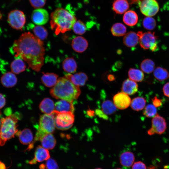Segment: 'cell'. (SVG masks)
I'll return each mask as SVG.
<instances>
[{
	"label": "cell",
	"instance_id": "cell-1",
	"mask_svg": "<svg viewBox=\"0 0 169 169\" xmlns=\"http://www.w3.org/2000/svg\"><path fill=\"white\" fill-rule=\"evenodd\" d=\"M15 57L25 61L33 70L38 72L44 65L45 49L42 40L30 32L23 33L11 48Z\"/></svg>",
	"mask_w": 169,
	"mask_h": 169
},
{
	"label": "cell",
	"instance_id": "cell-2",
	"mask_svg": "<svg viewBox=\"0 0 169 169\" xmlns=\"http://www.w3.org/2000/svg\"><path fill=\"white\" fill-rule=\"evenodd\" d=\"M50 93L56 99L73 102L78 97L81 91L79 86L64 76L58 79L56 84L50 89Z\"/></svg>",
	"mask_w": 169,
	"mask_h": 169
},
{
	"label": "cell",
	"instance_id": "cell-3",
	"mask_svg": "<svg viewBox=\"0 0 169 169\" xmlns=\"http://www.w3.org/2000/svg\"><path fill=\"white\" fill-rule=\"evenodd\" d=\"M50 24L51 29L58 35L72 29L76 21L74 15L62 8H57L50 15Z\"/></svg>",
	"mask_w": 169,
	"mask_h": 169
},
{
	"label": "cell",
	"instance_id": "cell-4",
	"mask_svg": "<svg viewBox=\"0 0 169 169\" xmlns=\"http://www.w3.org/2000/svg\"><path fill=\"white\" fill-rule=\"evenodd\" d=\"M18 118L16 114H11L2 118L0 127V146H4L8 141L16 135L18 131Z\"/></svg>",
	"mask_w": 169,
	"mask_h": 169
},
{
	"label": "cell",
	"instance_id": "cell-5",
	"mask_svg": "<svg viewBox=\"0 0 169 169\" xmlns=\"http://www.w3.org/2000/svg\"><path fill=\"white\" fill-rule=\"evenodd\" d=\"M50 114H45L40 117L38 130L36 133L34 141L39 140L45 135L52 133L56 127L55 122V113Z\"/></svg>",
	"mask_w": 169,
	"mask_h": 169
},
{
	"label": "cell",
	"instance_id": "cell-6",
	"mask_svg": "<svg viewBox=\"0 0 169 169\" xmlns=\"http://www.w3.org/2000/svg\"><path fill=\"white\" fill-rule=\"evenodd\" d=\"M55 125L58 129L64 130L71 127L74 121V115L73 112H59L55 110Z\"/></svg>",
	"mask_w": 169,
	"mask_h": 169
},
{
	"label": "cell",
	"instance_id": "cell-7",
	"mask_svg": "<svg viewBox=\"0 0 169 169\" xmlns=\"http://www.w3.org/2000/svg\"><path fill=\"white\" fill-rule=\"evenodd\" d=\"M139 38V42L141 47L145 49H150L155 51L158 48L156 42L157 37L154 32H148L143 33L138 31L137 33Z\"/></svg>",
	"mask_w": 169,
	"mask_h": 169
},
{
	"label": "cell",
	"instance_id": "cell-8",
	"mask_svg": "<svg viewBox=\"0 0 169 169\" xmlns=\"http://www.w3.org/2000/svg\"><path fill=\"white\" fill-rule=\"evenodd\" d=\"M9 25L17 30H22L26 22V17L23 12L18 10L10 11L8 16Z\"/></svg>",
	"mask_w": 169,
	"mask_h": 169
},
{
	"label": "cell",
	"instance_id": "cell-9",
	"mask_svg": "<svg viewBox=\"0 0 169 169\" xmlns=\"http://www.w3.org/2000/svg\"><path fill=\"white\" fill-rule=\"evenodd\" d=\"M151 122V127L147 131L149 135L161 134L165 131L166 128V122L165 119L162 116L157 114L152 118Z\"/></svg>",
	"mask_w": 169,
	"mask_h": 169
},
{
	"label": "cell",
	"instance_id": "cell-10",
	"mask_svg": "<svg viewBox=\"0 0 169 169\" xmlns=\"http://www.w3.org/2000/svg\"><path fill=\"white\" fill-rule=\"evenodd\" d=\"M159 9L158 3L156 0H143L140 5L141 12L146 17L154 16Z\"/></svg>",
	"mask_w": 169,
	"mask_h": 169
},
{
	"label": "cell",
	"instance_id": "cell-11",
	"mask_svg": "<svg viewBox=\"0 0 169 169\" xmlns=\"http://www.w3.org/2000/svg\"><path fill=\"white\" fill-rule=\"evenodd\" d=\"M31 18L33 22L37 25L46 24L49 19V14L45 9L37 8L32 13Z\"/></svg>",
	"mask_w": 169,
	"mask_h": 169
},
{
	"label": "cell",
	"instance_id": "cell-12",
	"mask_svg": "<svg viewBox=\"0 0 169 169\" xmlns=\"http://www.w3.org/2000/svg\"><path fill=\"white\" fill-rule=\"evenodd\" d=\"M113 100L116 107L120 110L127 108L131 103V99L128 95L122 92L115 95Z\"/></svg>",
	"mask_w": 169,
	"mask_h": 169
},
{
	"label": "cell",
	"instance_id": "cell-13",
	"mask_svg": "<svg viewBox=\"0 0 169 169\" xmlns=\"http://www.w3.org/2000/svg\"><path fill=\"white\" fill-rule=\"evenodd\" d=\"M50 156L48 149L40 146H38L35 150L34 157L29 161L31 164H36L37 162H40L47 160L50 158Z\"/></svg>",
	"mask_w": 169,
	"mask_h": 169
},
{
	"label": "cell",
	"instance_id": "cell-14",
	"mask_svg": "<svg viewBox=\"0 0 169 169\" xmlns=\"http://www.w3.org/2000/svg\"><path fill=\"white\" fill-rule=\"evenodd\" d=\"M64 77L69 79L74 85L78 86L84 85L88 79L87 75L82 72L74 74L68 73L65 75Z\"/></svg>",
	"mask_w": 169,
	"mask_h": 169
},
{
	"label": "cell",
	"instance_id": "cell-15",
	"mask_svg": "<svg viewBox=\"0 0 169 169\" xmlns=\"http://www.w3.org/2000/svg\"><path fill=\"white\" fill-rule=\"evenodd\" d=\"M71 45L73 50L78 53H82L88 47V42L86 39L82 36H78L73 38Z\"/></svg>",
	"mask_w": 169,
	"mask_h": 169
},
{
	"label": "cell",
	"instance_id": "cell-16",
	"mask_svg": "<svg viewBox=\"0 0 169 169\" xmlns=\"http://www.w3.org/2000/svg\"><path fill=\"white\" fill-rule=\"evenodd\" d=\"M2 84L6 88H11L14 86L17 82V79L14 73L8 72L4 73L1 77Z\"/></svg>",
	"mask_w": 169,
	"mask_h": 169
},
{
	"label": "cell",
	"instance_id": "cell-17",
	"mask_svg": "<svg viewBox=\"0 0 169 169\" xmlns=\"http://www.w3.org/2000/svg\"><path fill=\"white\" fill-rule=\"evenodd\" d=\"M138 86L136 82L130 79L125 80L122 84L121 90L122 92L128 95H132L138 91Z\"/></svg>",
	"mask_w": 169,
	"mask_h": 169
},
{
	"label": "cell",
	"instance_id": "cell-18",
	"mask_svg": "<svg viewBox=\"0 0 169 169\" xmlns=\"http://www.w3.org/2000/svg\"><path fill=\"white\" fill-rule=\"evenodd\" d=\"M55 110L59 112H74V105L72 102L61 100L55 104Z\"/></svg>",
	"mask_w": 169,
	"mask_h": 169
},
{
	"label": "cell",
	"instance_id": "cell-19",
	"mask_svg": "<svg viewBox=\"0 0 169 169\" xmlns=\"http://www.w3.org/2000/svg\"><path fill=\"white\" fill-rule=\"evenodd\" d=\"M16 135L18 136L20 142L23 145L30 144L33 141L32 133L28 129H25L21 131H18Z\"/></svg>",
	"mask_w": 169,
	"mask_h": 169
},
{
	"label": "cell",
	"instance_id": "cell-20",
	"mask_svg": "<svg viewBox=\"0 0 169 169\" xmlns=\"http://www.w3.org/2000/svg\"><path fill=\"white\" fill-rule=\"evenodd\" d=\"M43 75L41 77L42 83L48 87L54 86L58 79V75L54 73L43 72Z\"/></svg>",
	"mask_w": 169,
	"mask_h": 169
},
{
	"label": "cell",
	"instance_id": "cell-21",
	"mask_svg": "<svg viewBox=\"0 0 169 169\" xmlns=\"http://www.w3.org/2000/svg\"><path fill=\"white\" fill-rule=\"evenodd\" d=\"M39 108L41 111L46 114H52L55 110L53 101L49 98H45L40 103Z\"/></svg>",
	"mask_w": 169,
	"mask_h": 169
},
{
	"label": "cell",
	"instance_id": "cell-22",
	"mask_svg": "<svg viewBox=\"0 0 169 169\" xmlns=\"http://www.w3.org/2000/svg\"><path fill=\"white\" fill-rule=\"evenodd\" d=\"M139 37L135 32L130 31L126 33L124 36L123 41L124 44L128 47H133L138 44Z\"/></svg>",
	"mask_w": 169,
	"mask_h": 169
},
{
	"label": "cell",
	"instance_id": "cell-23",
	"mask_svg": "<svg viewBox=\"0 0 169 169\" xmlns=\"http://www.w3.org/2000/svg\"><path fill=\"white\" fill-rule=\"evenodd\" d=\"M129 5L127 0H115L112 5L114 11L117 14H121L128 9Z\"/></svg>",
	"mask_w": 169,
	"mask_h": 169
},
{
	"label": "cell",
	"instance_id": "cell-24",
	"mask_svg": "<svg viewBox=\"0 0 169 169\" xmlns=\"http://www.w3.org/2000/svg\"><path fill=\"white\" fill-rule=\"evenodd\" d=\"M133 153L130 151H126L122 153L120 156V164L124 166L129 167L133 164L135 160Z\"/></svg>",
	"mask_w": 169,
	"mask_h": 169
},
{
	"label": "cell",
	"instance_id": "cell-25",
	"mask_svg": "<svg viewBox=\"0 0 169 169\" xmlns=\"http://www.w3.org/2000/svg\"><path fill=\"white\" fill-rule=\"evenodd\" d=\"M123 22L129 26H133L137 23L138 20V16L135 12L132 10H128L125 12L123 16Z\"/></svg>",
	"mask_w": 169,
	"mask_h": 169
},
{
	"label": "cell",
	"instance_id": "cell-26",
	"mask_svg": "<svg viewBox=\"0 0 169 169\" xmlns=\"http://www.w3.org/2000/svg\"><path fill=\"white\" fill-rule=\"evenodd\" d=\"M42 146L47 149H52L55 146L56 140L52 133L47 134L44 135L39 140Z\"/></svg>",
	"mask_w": 169,
	"mask_h": 169
},
{
	"label": "cell",
	"instance_id": "cell-27",
	"mask_svg": "<svg viewBox=\"0 0 169 169\" xmlns=\"http://www.w3.org/2000/svg\"><path fill=\"white\" fill-rule=\"evenodd\" d=\"M62 67L64 70L68 73H73L76 70L77 65L73 57L66 58L63 61Z\"/></svg>",
	"mask_w": 169,
	"mask_h": 169
},
{
	"label": "cell",
	"instance_id": "cell-28",
	"mask_svg": "<svg viewBox=\"0 0 169 169\" xmlns=\"http://www.w3.org/2000/svg\"><path fill=\"white\" fill-rule=\"evenodd\" d=\"M10 68L13 73L18 74L25 71L26 66L22 59L16 58L11 63Z\"/></svg>",
	"mask_w": 169,
	"mask_h": 169
},
{
	"label": "cell",
	"instance_id": "cell-29",
	"mask_svg": "<svg viewBox=\"0 0 169 169\" xmlns=\"http://www.w3.org/2000/svg\"><path fill=\"white\" fill-rule=\"evenodd\" d=\"M33 27V31L36 36L41 40L45 39L48 36V33L46 29L40 25L33 26L32 24L29 25Z\"/></svg>",
	"mask_w": 169,
	"mask_h": 169
},
{
	"label": "cell",
	"instance_id": "cell-30",
	"mask_svg": "<svg viewBox=\"0 0 169 169\" xmlns=\"http://www.w3.org/2000/svg\"><path fill=\"white\" fill-rule=\"evenodd\" d=\"M129 79L135 82H141L144 78V74L141 70L137 69L130 68L128 72Z\"/></svg>",
	"mask_w": 169,
	"mask_h": 169
},
{
	"label": "cell",
	"instance_id": "cell-31",
	"mask_svg": "<svg viewBox=\"0 0 169 169\" xmlns=\"http://www.w3.org/2000/svg\"><path fill=\"white\" fill-rule=\"evenodd\" d=\"M126 27L121 23H116L112 26L111 31L113 35L120 37L126 34Z\"/></svg>",
	"mask_w": 169,
	"mask_h": 169
},
{
	"label": "cell",
	"instance_id": "cell-32",
	"mask_svg": "<svg viewBox=\"0 0 169 169\" xmlns=\"http://www.w3.org/2000/svg\"><path fill=\"white\" fill-rule=\"evenodd\" d=\"M146 101L142 97H137L131 102V106L133 110L139 111L142 110L145 107Z\"/></svg>",
	"mask_w": 169,
	"mask_h": 169
},
{
	"label": "cell",
	"instance_id": "cell-33",
	"mask_svg": "<svg viewBox=\"0 0 169 169\" xmlns=\"http://www.w3.org/2000/svg\"><path fill=\"white\" fill-rule=\"evenodd\" d=\"M154 76L160 81L165 80L169 78V73L167 70L162 67H157L154 70Z\"/></svg>",
	"mask_w": 169,
	"mask_h": 169
},
{
	"label": "cell",
	"instance_id": "cell-34",
	"mask_svg": "<svg viewBox=\"0 0 169 169\" xmlns=\"http://www.w3.org/2000/svg\"><path fill=\"white\" fill-rule=\"evenodd\" d=\"M116 108L114 103L110 100H105L101 105L103 112L107 115H110L115 112L116 110Z\"/></svg>",
	"mask_w": 169,
	"mask_h": 169
},
{
	"label": "cell",
	"instance_id": "cell-35",
	"mask_svg": "<svg viewBox=\"0 0 169 169\" xmlns=\"http://www.w3.org/2000/svg\"><path fill=\"white\" fill-rule=\"evenodd\" d=\"M140 67L143 72L146 73L150 74L153 71L155 64L152 60L147 59L144 60L141 62Z\"/></svg>",
	"mask_w": 169,
	"mask_h": 169
},
{
	"label": "cell",
	"instance_id": "cell-36",
	"mask_svg": "<svg viewBox=\"0 0 169 169\" xmlns=\"http://www.w3.org/2000/svg\"><path fill=\"white\" fill-rule=\"evenodd\" d=\"M86 29L85 25L80 20L76 21L72 28L74 32L76 34L79 35L84 34L86 32Z\"/></svg>",
	"mask_w": 169,
	"mask_h": 169
},
{
	"label": "cell",
	"instance_id": "cell-37",
	"mask_svg": "<svg viewBox=\"0 0 169 169\" xmlns=\"http://www.w3.org/2000/svg\"><path fill=\"white\" fill-rule=\"evenodd\" d=\"M142 24L146 29L151 30L155 28L156 23L155 20L153 18L151 17H146L144 19Z\"/></svg>",
	"mask_w": 169,
	"mask_h": 169
},
{
	"label": "cell",
	"instance_id": "cell-38",
	"mask_svg": "<svg viewBox=\"0 0 169 169\" xmlns=\"http://www.w3.org/2000/svg\"><path fill=\"white\" fill-rule=\"evenodd\" d=\"M143 115L148 118L154 117L157 114V109L153 104H148L145 107Z\"/></svg>",
	"mask_w": 169,
	"mask_h": 169
},
{
	"label": "cell",
	"instance_id": "cell-39",
	"mask_svg": "<svg viewBox=\"0 0 169 169\" xmlns=\"http://www.w3.org/2000/svg\"><path fill=\"white\" fill-rule=\"evenodd\" d=\"M46 169H59L58 165L55 160L52 158L47 160L45 164Z\"/></svg>",
	"mask_w": 169,
	"mask_h": 169
},
{
	"label": "cell",
	"instance_id": "cell-40",
	"mask_svg": "<svg viewBox=\"0 0 169 169\" xmlns=\"http://www.w3.org/2000/svg\"><path fill=\"white\" fill-rule=\"evenodd\" d=\"M31 5L34 8H38L43 7L46 3V0H29Z\"/></svg>",
	"mask_w": 169,
	"mask_h": 169
},
{
	"label": "cell",
	"instance_id": "cell-41",
	"mask_svg": "<svg viewBox=\"0 0 169 169\" xmlns=\"http://www.w3.org/2000/svg\"><path fill=\"white\" fill-rule=\"evenodd\" d=\"M132 169H147L146 165L141 161H137L132 165Z\"/></svg>",
	"mask_w": 169,
	"mask_h": 169
},
{
	"label": "cell",
	"instance_id": "cell-42",
	"mask_svg": "<svg viewBox=\"0 0 169 169\" xmlns=\"http://www.w3.org/2000/svg\"><path fill=\"white\" fill-rule=\"evenodd\" d=\"M152 101L153 105L156 108L161 106L162 105L161 100L158 99L156 96L152 99Z\"/></svg>",
	"mask_w": 169,
	"mask_h": 169
},
{
	"label": "cell",
	"instance_id": "cell-43",
	"mask_svg": "<svg viewBox=\"0 0 169 169\" xmlns=\"http://www.w3.org/2000/svg\"><path fill=\"white\" fill-rule=\"evenodd\" d=\"M163 91L165 96L169 97V82L164 85L163 88Z\"/></svg>",
	"mask_w": 169,
	"mask_h": 169
},
{
	"label": "cell",
	"instance_id": "cell-44",
	"mask_svg": "<svg viewBox=\"0 0 169 169\" xmlns=\"http://www.w3.org/2000/svg\"><path fill=\"white\" fill-rule=\"evenodd\" d=\"M6 104V99L4 95L0 93V109L4 106Z\"/></svg>",
	"mask_w": 169,
	"mask_h": 169
},
{
	"label": "cell",
	"instance_id": "cell-45",
	"mask_svg": "<svg viewBox=\"0 0 169 169\" xmlns=\"http://www.w3.org/2000/svg\"><path fill=\"white\" fill-rule=\"evenodd\" d=\"M0 169H6L5 164L0 161Z\"/></svg>",
	"mask_w": 169,
	"mask_h": 169
},
{
	"label": "cell",
	"instance_id": "cell-46",
	"mask_svg": "<svg viewBox=\"0 0 169 169\" xmlns=\"http://www.w3.org/2000/svg\"><path fill=\"white\" fill-rule=\"evenodd\" d=\"M88 115L90 116H92L94 115V112L93 111L89 110L87 111Z\"/></svg>",
	"mask_w": 169,
	"mask_h": 169
},
{
	"label": "cell",
	"instance_id": "cell-47",
	"mask_svg": "<svg viewBox=\"0 0 169 169\" xmlns=\"http://www.w3.org/2000/svg\"><path fill=\"white\" fill-rule=\"evenodd\" d=\"M108 78L110 80H112L114 79V76L112 75H110L108 76Z\"/></svg>",
	"mask_w": 169,
	"mask_h": 169
},
{
	"label": "cell",
	"instance_id": "cell-48",
	"mask_svg": "<svg viewBox=\"0 0 169 169\" xmlns=\"http://www.w3.org/2000/svg\"><path fill=\"white\" fill-rule=\"evenodd\" d=\"M40 169H45V165L44 164H42L40 165L39 166Z\"/></svg>",
	"mask_w": 169,
	"mask_h": 169
},
{
	"label": "cell",
	"instance_id": "cell-49",
	"mask_svg": "<svg viewBox=\"0 0 169 169\" xmlns=\"http://www.w3.org/2000/svg\"><path fill=\"white\" fill-rule=\"evenodd\" d=\"M2 113L0 110V127H1V120L2 118Z\"/></svg>",
	"mask_w": 169,
	"mask_h": 169
},
{
	"label": "cell",
	"instance_id": "cell-50",
	"mask_svg": "<svg viewBox=\"0 0 169 169\" xmlns=\"http://www.w3.org/2000/svg\"><path fill=\"white\" fill-rule=\"evenodd\" d=\"M2 17V15L1 13H0V19Z\"/></svg>",
	"mask_w": 169,
	"mask_h": 169
},
{
	"label": "cell",
	"instance_id": "cell-51",
	"mask_svg": "<svg viewBox=\"0 0 169 169\" xmlns=\"http://www.w3.org/2000/svg\"><path fill=\"white\" fill-rule=\"evenodd\" d=\"M95 169H102L101 168H95Z\"/></svg>",
	"mask_w": 169,
	"mask_h": 169
},
{
	"label": "cell",
	"instance_id": "cell-52",
	"mask_svg": "<svg viewBox=\"0 0 169 169\" xmlns=\"http://www.w3.org/2000/svg\"><path fill=\"white\" fill-rule=\"evenodd\" d=\"M122 169L120 168H116V169Z\"/></svg>",
	"mask_w": 169,
	"mask_h": 169
}]
</instances>
